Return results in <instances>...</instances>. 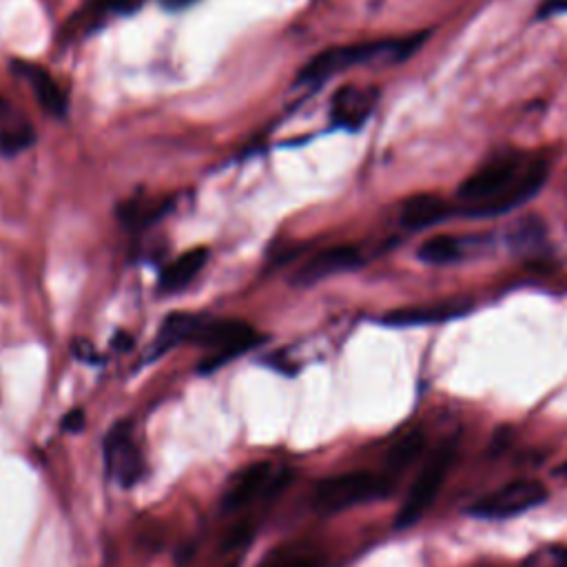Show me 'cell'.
<instances>
[{"instance_id": "1", "label": "cell", "mask_w": 567, "mask_h": 567, "mask_svg": "<svg viewBox=\"0 0 567 567\" xmlns=\"http://www.w3.org/2000/svg\"><path fill=\"white\" fill-rule=\"evenodd\" d=\"M549 175V162L527 151H505L461 182L456 197L467 217H496L538 195Z\"/></svg>"}, {"instance_id": "2", "label": "cell", "mask_w": 567, "mask_h": 567, "mask_svg": "<svg viewBox=\"0 0 567 567\" xmlns=\"http://www.w3.org/2000/svg\"><path fill=\"white\" fill-rule=\"evenodd\" d=\"M423 40H425V33H416L408 38L330 47L308 60V64L297 75V84H321L334 73L363 66V64H377V62L396 64L410 58L421 47Z\"/></svg>"}, {"instance_id": "3", "label": "cell", "mask_w": 567, "mask_h": 567, "mask_svg": "<svg viewBox=\"0 0 567 567\" xmlns=\"http://www.w3.org/2000/svg\"><path fill=\"white\" fill-rule=\"evenodd\" d=\"M193 341L213 350V354H208V359H204L199 365V372L208 374L226 365L230 359L255 348L261 341V334L246 321L215 319L204 315Z\"/></svg>"}, {"instance_id": "4", "label": "cell", "mask_w": 567, "mask_h": 567, "mask_svg": "<svg viewBox=\"0 0 567 567\" xmlns=\"http://www.w3.org/2000/svg\"><path fill=\"white\" fill-rule=\"evenodd\" d=\"M390 492L385 476L372 472H348L323 478L315 489V509L319 514H337L348 507L383 498Z\"/></svg>"}, {"instance_id": "5", "label": "cell", "mask_w": 567, "mask_h": 567, "mask_svg": "<svg viewBox=\"0 0 567 567\" xmlns=\"http://www.w3.org/2000/svg\"><path fill=\"white\" fill-rule=\"evenodd\" d=\"M454 454H456V439H450V441L441 443L436 447V452L425 461V465L419 472V476L414 478L401 509L396 512V520H394L396 529L414 525L425 514V509L434 503V498L454 463Z\"/></svg>"}, {"instance_id": "6", "label": "cell", "mask_w": 567, "mask_h": 567, "mask_svg": "<svg viewBox=\"0 0 567 567\" xmlns=\"http://www.w3.org/2000/svg\"><path fill=\"white\" fill-rule=\"evenodd\" d=\"M547 496V487L540 481L520 478L485 494L467 509V514L478 518H509L545 503Z\"/></svg>"}, {"instance_id": "7", "label": "cell", "mask_w": 567, "mask_h": 567, "mask_svg": "<svg viewBox=\"0 0 567 567\" xmlns=\"http://www.w3.org/2000/svg\"><path fill=\"white\" fill-rule=\"evenodd\" d=\"M104 465L113 481L131 487L142 476V454L128 423H115L104 439Z\"/></svg>"}, {"instance_id": "8", "label": "cell", "mask_w": 567, "mask_h": 567, "mask_svg": "<svg viewBox=\"0 0 567 567\" xmlns=\"http://www.w3.org/2000/svg\"><path fill=\"white\" fill-rule=\"evenodd\" d=\"M377 89L346 84L334 91L330 100V120L337 128L359 131L377 106Z\"/></svg>"}, {"instance_id": "9", "label": "cell", "mask_w": 567, "mask_h": 567, "mask_svg": "<svg viewBox=\"0 0 567 567\" xmlns=\"http://www.w3.org/2000/svg\"><path fill=\"white\" fill-rule=\"evenodd\" d=\"M363 257L354 246L341 244V246H330L317 255H312L292 277L295 286H312L321 279H328L337 272H346L352 270L357 266H361Z\"/></svg>"}, {"instance_id": "10", "label": "cell", "mask_w": 567, "mask_h": 567, "mask_svg": "<svg viewBox=\"0 0 567 567\" xmlns=\"http://www.w3.org/2000/svg\"><path fill=\"white\" fill-rule=\"evenodd\" d=\"M13 71L29 84L31 93L35 95V102L40 104L42 111H47L51 117L62 120L66 115V95L58 86L55 78L40 64L29 62V60H13Z\"/></svg>"}, {"instance_id": "11", "label": "cell", "mask_w": 567, "mask_h": 567, "mask_svg": "<svg viewBox=\"0 0 567 567\" xmlns=\"http://www.w3.org/2000/svg\"><path fill=\"white\" fill-rule=\"evenodd\" d=\"M470 308H472V303L465 301V299H445V301H436V303L392 310L381 321L385 326H396V328L441 323V321H450V319H456L461 315H467Z\"/></svg>"}, {"instance_id": "12", "label": "cell", "mask_w": 567, "mask_h": 567, "mask_svg": "<svg viewBox=\"0 0 567 567\" xmlns=\"http://www.w3.org/2000/svg\"><path fill=\"white\" fill-rule=\"evenodd\" d=\"M272 481V465L268 461H257L248 467H244L228 485L221 498V509L224 512H235L248 505L261 489L268 487Z\"/></svg>"}, {"instance_id": "13", "label": "cell", "mask_w": 567, "mask_h": 567, "mask_svg": "<svg viewBox=\"0 0 567 567\" xmlns=\"http://www.w3.org/2000/svg\"><path fill=\"white\" fill-rule=\"evenodd\" d=\"M452 215V208L445 199L432 193H416L401 202L399 224L408 230H423L441 224Z\"/></svg>"}, {"instance_id": "14", "label": "cell", "mask_w": 567, "mask_h": 567, "mask_svg": "<svg viewBox=\"0 0 567 567\" xmlns=\"http://www.w3.org/2000/svg\"><path fill=\"white\" fill-rule=\"evenodd\" d=\"M485 244L483 237H456V235H436L423 241L416 250V257L430 266H447L465 259L470 252Z\"/></svg>"}, {"instance_id": "15", "label": "cell", "mask_w": 567, "mask_h": 567, "mask_svg": "<svg viewBox=\"0 0 567 567\" xmlns=\"http://www.w3.org/2000/svg\"><path fill=\"white\" fill-rule=\"evenodd\" d=\"M204 315L202 312H171L164 317L157 337L148 350V359H157L184 341H193Z\"/></svg>"}, {"instance_id": "16", "label": "cell", "mask_w": 567, "mask_h": 567, "mask_svg": "<svg viewBox=\"0 0 567 567\" xmlns=\"http://www.w3.org/2000/svg\"><path fill=\"white\" fill-rule=\"evenodd\" d=\"M206 259H208V250L206 248H190V250L177 255L159 272L157 290L162 295H175V292L184 290L197 277V272L204 268Z\"/></svg>"}, {"instance_id": "17", "label": "cell", "mask_w": 567, "mask_h": 567, "mask_svg": "<svg viewBox=\"0 0 567 567\" xmlns=\"http://www.w3.org/2000/svg\"><path fill=\"white\" fill-rule=\"evenodd\" d=\"M171 208L168 199L155 197H133L117 208V219L128 230H144L155 224Z\"/></svg>"}, {"instance_id": "18", "label": "cell", "mask_w": 567, "mask_h": 567, "mask_svg": "<svg viewBox=\"0 0 567 567\" xmlns=\"http://www.w3.org/2000/svg\"><path fill=\"white\" fill-rule=\"evenodd\" d=\"M543 239H545V226L536 215L520 217L505 233V244L509 246V250H516V252H529L538 248Z\"/></svg>"}, {"instance_id": "19", "label": "cell", "mask_w": 567, "mask_h": 567, "mask_svg": "<svg viewBox=\"0 0 567 567\" xmlns=\"http://www.w3.org/2000/svg\"><path fill=\"white\" fill-rule=\"evenodd\" d=\"M423 445H425V436H423L419 430L405 434V436H403L401 441H396L394 447L390 450V454H388V465H390L392 470H403L405 465H410V463L421 454Z\"/></svg>"}, {"instance_id": "20", "label": "cell", "mask_w": 567, "mask_h": 567, "mask_svg": "<svg viewBox=\"0 0 567 567\" xmlns=\"http://www.w3.org/2000/svg\"><path fill=\"white\" fill-rule=\"evenodd\" d=\"M35 140V133L31 124L27 122H13L0 131V153L2 155H18L24 148H29Z\"/></svg>"}, {"instance_id": "21", "label": "cell", "mask_w": 567, "mask_h": 567, "mask_svg": "<svg viewBox=\"0 0 567 567\" xmlns=\"http://www.w3.org/2000/svg\"><path fill=\"white\" fill-rule=\"evenodd\" d=\"M523 567H567V549L563 547H543L534 551Z\"/></svg>"}, {"instance_id": "22", "label": "cell", "mask_w": 567, "mask_h": 567, "mask_svg": "<svg viewBox=\"0 0 567 567\" xmlns=\"http://www.w3.org/2000/svg\"><path fill=\"white\" fill-rule=\"evenodd\" d=\"M261 567H317L315 560L303 558V556H292V554H272Z\"/></svg>"}, {"instance_id": "23", "label": "cell", "mask_w": 567, "mask_h": 567, "mask_svg": "<svg viewBox=\"0 0 567 567\" xmlns=\"http://www.w3.org/2000/svg\"><path fill=\"white\" fill-rule=\"evenodd\" d=\"M252 536V525L250 523H239L230 529L228 538L224 540V549H235V547H241L246 540H250Z\"/></svg>"}, {"instance_id": "24", "label": "cell", "mask_w": 567, "mask_h": 567, "mask_svg": "<svg viewBox=\"0 0 567 567\" xmlns=\"http://www.w3.org/2000/svg\"><path fill=\"white\" fill-rule=\"evenodd\" d=\"M60 427H62L64 432H80V430L84 427V412H82L80 408L69 410V412L62 416Z\"/></svg>"}, {"instance_id": "25", "label": "cell", "mask_w": 567, "mask_h": 567, "mask_svg": "<svg viewBox=\"0 0 567 567\" xmlns=\"http://www.w3.org/2000/svg\"><path fill=\"white\" fill-rule=\"evenodd\" d=\"M142 4V0H102L100 11H135Z\"/></svg>"}, {"instance_id": "26", "label": "cell", "mask_w": 567, "mask_h": 567, "mask_svg": "<svg viewBox=\"0 0 567 567\" xmlns=\"http://www.w3.org/2000/svg\"><path fill=\"white\" fill-rule=\"evenodd\" d=\"M558 13H567V0H543L538 7V18L558 16Z\"/></svg>"}, {"instance_id": "27", "label": "cell", "mask_w": 567, "mask_h": 567, "mask_svg": "<svg viewBox=\"0 0 567 567\" xmlns=\"http://www.w3.org/2000/svg\"><path fill=\"white\" fill-rule=\"evenodd\" d=\"M166 11H182V9H186V7H190V4H195L197 0H157Z\"/></svg>"}, {"instance_id": "28", "label": "cell", "mask_w": 567, "mask_h": 567, "mask_svg": "<svg viewBox=\"0 0 567 567\" xmlns=\"http://www.w3.org/2000/svg\"><path fill=\"white\" fill-rule=\"evenodd\" d=\"M131 337L128 334H124V332H120L115 339H113V346L117 348V350H126V348H131Z\"/></svg>"}, {"instance_id": "29", "label": "cell", "mask_w": 567, "mask_h": 567, "mask_svg": "<svg viewBox=\"0 0 567 567\" xmlns=\"http://www.w3.org/2000/svg\"><path fill=\"white\" fill-rule=\"evenodd\" d=\"M560 472L567 476V465H565V467H560Z\"/></svg>"}, {"instance_id": "30", "label": "cell", "mask_w": 567, "mask_h": 567, "mask_svg": "<svg viewBox=\"0 0 567 567\" xmlns=\"http://www.w3.org/2000/svg\"><path fill=\"white\" fill-rule=\"evenodd\" d=\"M228 567H235V563H233V565H228Z\"/></svg>"}, {"instance_id": "31", "label": "cell", "mask_w": 567, "mask_h": 567, "mask_svg": "<svg viewBox=\"0 0 567 567\" xmlns=\"http://www.w3.org/2000/svg\"><path fill=\"white\" fill-rule=\"evenodd\" d=\"M0 111H2V102H0Z\"/></svg>"}]
</instances>
